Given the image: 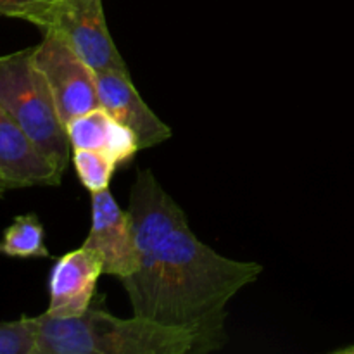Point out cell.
<instances>
[{"mask_svg": "<svg viewBox=\"0 0 354 354\" xmlns=\"http://www.w3.org/2000/svg\"><path fill=\"white\" fill-rule=\"evenodd\" d=\"M127 211L138 261L121 282L133 315L190 332L196 337L192 354L223 348L228 303L259 279L263 266L204 244L152 169L137 173Z\"/></svg>", "mask_w": 354, "mask_h": 354, "instance_id": "6da1fadb", "label": "cell"}, {"mask_svg": "<svg viewBox=\"0 0 354 354\" xmlns=\"http://www.w3.org/2000/svg\"><path fill=\"white\" fill-rule=\"evenodd\" d=\"M35 318L37 354H192L196 346V337L182 328L92 306L78 317L45 311Z\"/></svg>", "mask_w": 354, "mask_h": 354, "instance_id": "7a4b0ae2", "label": "cell"}, {"mask_svg": "<svg viewBox=\"0 0 354 354\" xmlns=\"http://www.w3.org/2000/svg\"><path fill=\"white\" fill-rule=\"evenodd\" d=\"M0 106L16 121L41 154L62 173L73 149L48 83L33 61V50L0 55Z\"/></svg>", "mask_w": 354, "mask_h": 354, "instance_id": "3957f363", "label": "cell"}, {"mask_svg": "<svg viewBox=\"0 0 354 354\" xmlns=\"http://www.w3.org/2000/svg\"><path fill=\"white\" fill-rule=\"evenodd\" d=\"M33 61L45 76L62 123L99 107L95 71L54 30H45Z\"/></svg>", "mask_w": 354, "mask_h": 354, "instance_id": "277c9868", "label": "cell"}, {"mask_svg": "<svg viewBox=\"0 0 354 354\" xmlns=\"http://www.w3.org/2000/svg\"><path fill=\"white\" fill-rule=\"evenodd\" d=\"M45 30H54L95 73H128L104 16L102 0H59Z\"/></svg>", "mask_w": 354, "mask_h": 354, "instance_id": "5b68a950", "label": "cell"}, {"mask_svg": "<svg viewBox=\"0 0 354 354\" xmlns=\"http://www.w3.org/2000/svg\"><path fill=\"white\" fill-rule=\"evenodd\" d=\"M90 209V230L83 245L102 258L104 275L127 279L138 261L130 213L118 206L109 189L92 194Z\"/></svg>", "mask_w": 354, "mask_h": 354, "instance_id": "8992f818", "label": "cell"}, {"mask_svg": "<svg viewBox=\"0 0 354 354\" xmlns=\"http://www.w3.org/2000/svg\"><path fill=\"white\" fill-rule=\"evenodd\" d=\"M100 275H104V263L93 249L82 244L75 251L66 252L52 266L47 313L54 317L85 313L92 306Z\"/></svg>", "mask_w": 354, "mask_h": 354, "instance_id": "52a82bcc", "label": "cell"}, {"mask_svg": "<svg viewBox=\"0 0 354 354\" xmlns=\"http://www.w3.org/2000/svg\"><path fill=\"white\" fill-rule=\"evenodd\" d=\"M100 107L135 135L138 147L152 149L171 137V128L145 104L131 83L130 73H95Z\"/></svg>", "mask_w": 354, "mask_h": 354, "instance_id": "ba28073f", "label": "cell"}, {"mask_svg": "<svg viewBox=\"0 0 354 354\" xmlns=\"http://www.w3.org/2000/svg\"><path fill=\"white\" fill-rule=\"evenodd\" d=\"M0 175L9 189L57 187L64 173L48 161L0 106Z\"/></svg>", "mask_w": 354, "mask_h": 354, "instance_id": "9c48e42d", "label": "cell"}, {"mask_svg": "<svg viewBox=\"0 0 354 354\" xmlns=\"http://www.w3.org/2000/svg\"><path fill=\"white\" fill-rule=\"evenodd\" d=\"M66 131L71 149L102 152L118 166L130 162L140 151L135 135L100 106L68 121Z\"/></svg>", "mask_w": 354, "mask_h": 354, "instance_id": "30bf717a", "label": "cell"}, {"mask_svg": "<svg viewBox=\"0 0 354 354\" xmlns=\"http://www.w3.org/2000/svg\"><path fill=\"white\" fill-rule=\"evenodd\" d=\"M0 254L21 259H44L50 256L45 245V230L35 213L21 214L6 228Z\"/></svg>", "mask_w": 354, "mask_h": 354, "instance_id": "8fae6325", "label": "cell"}, {"mask_svg": "<svg viewBox=\"0 0 354 354\" xmlns=\"http://www.w3.org/2000/svg\"><path fill=\"white\" fill-rule=\"evenodd\" d=\"M71 162L75 165L78 180L90 194L109 189L111 180L118 168L116 162L106 154L88 149H73Z\"/></svg>", "mask_w": 354, "mask_h": 354, "instance_id": "7c38bea8", "label": "cell"}, {"mask_svg": "<svg viewBox=\"0 0 354 354\" xmlns=\"http://www.w3.org/2000/svg\"><path fill=\"white\" fill-rule=\"evenodd\" d=\"M0 354H37V318L0 324Z\"/></svg>", "mask_w": 354, "mask_h": 354, "instance_id": "4fadbf2b", "label": "cell"}, {"mask_svg": "<svg viewBox=\"0 0 354 354\" xmlns=\"http://www.w3.org/2000/svg\"><path fill=\"white\" fill-rule=\"evenodd\" d=\"M57 3L59 0H0V16L28 21L44 30Z\"/></svg>", "mask_w": 354, "mask_h": 354, "instance_id": "5bb4252c", "label": "cell"}, {"mask_svg": "<svg viewBox=\"0 0 354 354\" xmlns=\"http://www.w3.org/2000/svg\"><path fill=\"white\" fill-rule=\"evenodd\" d=\"M335 354H354V344L348 346V348H341L337 351H334Z\"/></svg>", "mask_w": 354, "mask_h": 354, "instance_id": "9a60e30c", "label": "cell"}, {"mask_svg": "<svg viewBox=\"0 0 354 354\" xmlns=\"http://www.w3.org/2000/svg\"><path fill=\"white\" fill-rule=\"evenodd\" d=\"M6 190H7V185H6V182H3L2 175H0V196H2V194L6 192Z\"/></svg>", "mask_w": 354, "mask_h": 354, "instance_id": "2e32d148", "label": "cell"}]
</instances>
